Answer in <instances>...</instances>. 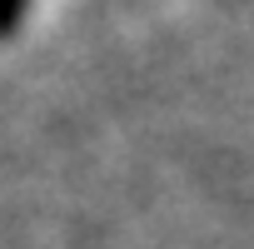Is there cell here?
I'll return each mask as SVG.
<instances>
[{
    "mask_svg": "<svg viewBox=\"0 0 254 249\" xmlns=\"http://www.w3.org/2000/svg\"><path fill=\"white\" fill-rule=\"evenodd\" d=\"M25 10H30V0H0V40H10V35L20 30Z\"/></svg>",
    "mask_w": 254,
    "mask_h": 249,
    "instance_id": "obj_1",
    "label": "cell"
}]
</instances>
